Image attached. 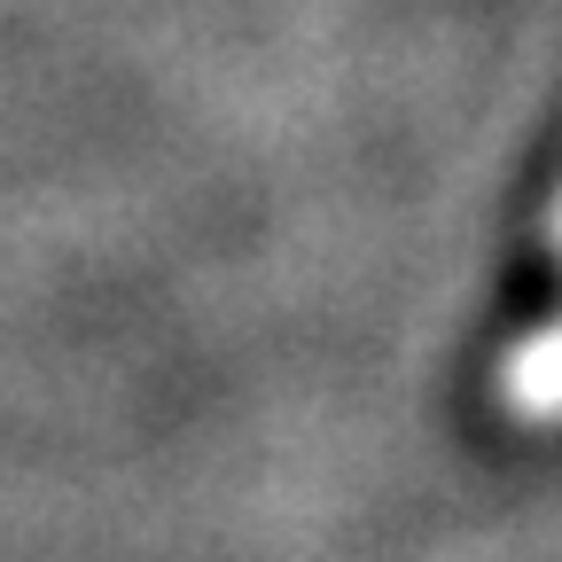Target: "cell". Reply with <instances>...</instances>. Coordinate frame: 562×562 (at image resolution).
Instances as JSON below:
<instances>
[{"label":"cell","instance_id":"6da1fadb","mask_svg":"<svg viewBox=\"0 0 562 562\" xmlns=\"http://www.w3.org/2000/svg\"><path fill=\"white\" fill-rule=\"evenodd\" d=\"M501 406L516 430H554L562 422V203H554V297H547V321L508 351Z\"/></svg>","mask_w":562,"mask_h":562}]
</instances>
